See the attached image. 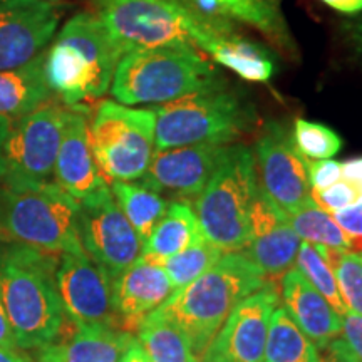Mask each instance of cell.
<instances>
[{
	"label": "cell",
	"instance_id": "6da1fadb",
	"mask_svg": "<svg viewBox=\"0 0 362 362\" xmlns=\"http://www.w3.org/2000/svg\"><path fill=\"white\" fill-rule=\"evenodd\" d=\"M59 255L37 248H0V296L19 349H42L56 344L64 327L56 270Z\"/></svg>",
	"mask_w": 362,
	"mask_h": 362
},
{
	"label": "cell",
	"instance_id": "7a4b0ae2",
	"mask_svg": "<svg viewBox=\"0 0 362 362\" xmlns=\"http://www.w3.org/2000/svg\"><path fill=\"white\" fill-rule=\"evenodd\" d=\"M265 284V275L248 257L230 252L155 312L183 330L200 361L235 307Z\"/></svg>",
	"mask_w": 362,
	"mask_h": 362
},
{
	"label": "cell",
	"instance_id": "3957f363",
	"mask_svg": "<svg viewBox=\"0 0 362 362\" xmlns=\"http://www.w3.org/2000/svg\"><path fill=\"white\" fill-rule=\"evenodd\" d=\"M215 88H223L215 66L192 45H176L124 54L110 90L124 106H161Z\"/></svg>",
	"mask_w": 362,
	"mask_h": 362
},
{
	"label": "cell",
	"instance_id": "277c9868",
	"mask_svg": "<svg viewBox=\"0 0 362 362\" xmlns=\"http://www.w3.org/2000/svg\"><path fill=\"white\" fill-rule=\"evenodd\" d=\"M119 59L96 13L81 12L66 22L45 52V78L59 101L78 107L111 89Z\"/></svg>",
	"mask_w": 362,
	"mask_h": 362
},
{
	"label": "cell",
	"instance_id": "5b68a950",
	"mask_svg": "<svg viewBox=\"0 0 362 362\" xmlns=\"http://www.w3.org/2000/svg\"><path fill=\"white\" fill-rule=\"evenodd\" d=\"M79 202L56 183H0V238L49 253L84 252Z\"/></svg>",
	"mask_w": 362,
	"mask_h": 362
},
{
	"label": "cell",
	"instance_id": "8992f818",
	"mask_svg": "<svg viewBox=\"0 0 362 362\" xmlns=\"http://www.w3.org/2000/svg\"><path fill=\"white\" fill-rule=\"evenodd\" d=\"M259 193L253 151L245 144H230L223 161L194 198L193 211L208 242L225 253L245 250Z\"/></svg>",
	"mask_w": 362,
	"mask_h": 362
},
{
	"label": "cell",
	"instance_id": "52a82bcc",
	"mask_svg": "<svg viewBox=\"0 0 362 362\" xmlns=\"http://www.w3.org/2000/svg\"><path fill=\"white\" fill-rule=\"evenodd\" d=\"M153 111L155 149L203 143L230 144L253 123L250 106L223 88L188 94Z\"/></svg>",
	"mask_w": 362,
	"mask_h": 362
},
{
	"label": "cell",
	"instance_id": "ba28073f",
	"mask_svg": "<svg viewBox=\"0 0 362 362\" xmlns=\"http://www.w3.org/2000/svg\"><path fill=\"white\" fill-rule=\"evenodd\" d=\"M96 17L119 57L144 49L194 47L206 21L178 0H98Z\"/></svg>",
	"mask_w": 362,
	"mask_h": 362
},
{
	"label": "cell",
	"instance_id": "9c48e42d",
	"mask_svg": "<svg viewBox=\"0 0 362 362\" xmlns=\"http://www.w3.org/2000/svg\"><path fill=\"white\" fill-rule=\"evenodd\" d=\"M89 141L107 183L141 180L155 153V111L101 101L89 124Z\"/></svg>",
	"mask_w": 362,
	"mask_h": 362
},
{
	"label": "cell",
	"instance_id": "30bf717a",
	"mask_svg": "<svg viewBox=\"0 0 362 362\" xmlns=\"http://www.w3.org/2000/svg\"><path fill=\"white\" fill-rule=\"evenodd\" d=\"M69 116L66 104L47 101L11 124L2 149L0 183H54L57 153Z\"/></svg>",
	"mask_w": 362,
	"mask_h": 362
},
{
	"label": "cell",
	"instance_id": "8fae6325",
	"mask_svg": "<svg viewBox=\"0 0 362 362\" xmlns=\"http://www.w3.org/2000/svg\"><path fill=\"white\" fill-rule=\"evenodd\" d=\"M78 228L84 252L112 280L141 257V238L112 197L110 183L79 202Z\"/></svg>",
	"mask_w": 362,
	"mask_h": 362
},
{
	"label": "cell",
	"instance_id": "7c38bea8",
	"mask_svg": "<svg viewBox=\"0 0 362 362\" xmlns=\"http://www.w3.org/2000/svg\"><path fill=\"white\" fill-rule=\"evenodd\" d=\"M253 156L260 193L284 214L314 202L307 160L298 153L292 133L284 124L272 121L265 126Z\"/></svg>",
	"mask_w": 362,
	"mask_h": 362
},
{
	"label": "cell",
	"instance_id": "4fadbf2b",
	"mask_svg": "<svg viewBox=\"0 0 362 362\" xmlns=\"http://www.w3.org/2000/svg\"><path fill=\"white\" fill-rule=\"evenodd\" d=\"M280 305L275 282L243 298L221 325L200 362H264L267 334Z\"/></svg>",
	"mask_w": 362,
	"mask_h": 362
},
{
	"label": "cell",
	"instance_id": "5bb4252c",
	"mask_svg": "<svg viewBox=\"0 0 362 362\" xmlns=\"http://www.w3.org/2000/svg\"><path fill=\"white\" fill-rule=\"evenodd\" d=\"M56 282L64 314L76 325L103 324L116 327L112 279L88 253H61Z\"/></svg>",
	"mask_w": 362,
	"mask_h": 362
},
{
	"label": "cell",
	"instance_id": "9a60e30c",
	"mask_svg": "<svg viewBox=\"0 0 362 362\" xmlns=\"http://www.w3.org/2000/svg\"><path fill=\"white\" fill-rule=\"evenodd\" d=\"M230 144H192L170 149H155L143 183L176 202L197 198L223 161Z\"/></svg>",
	"mask_w": 362,
	"mask_h": 362
},
{
	"label": "cell",
	"instance_id": "2e32d148",
	"mask_svg": "<svg viewBox=\"0 0 362 362\" xmlns=\"http://www.w3.org/2000/svg\"><path fill=\"white\" fill-rule=\"evenodd\" d=\"M59 12L49 0H0V69L33 61L57 30Z\"/></svg>",
	"mask_w": 362,
	"mask_h": 362
},
{
	"label": "cell",
	"instance_id": "e0dca14e",
	"mask_svg": "<svg viewBox=\"0 0 362 362\" xmlns=\"http://www.w3.org/2000/svg\"><path fill=\"white\" fill-rule=\"evenodd\" d=\"M300 243L284 211L259 193L252 208L250 240L243 255L259 267L265 279H282L296 267Z\"/></svg>",
	"mask_w": 362,
	"mask_h": 362
},
{
	"label": "cell",
	"instance_id": "ac0fdd59",
	"mask_svg": "<svg viewBox=\"0 0 362 362\" xmlns=\"http://www.w3.org/2000/svg\"><path fill=\"white\" fill-rule=\"evenodd\" d=\"M175 287L166 272L139 257L112 280V307L121 329L138 332L143 320L173 296Z\"/></svg>",
	"mask_w": 362,
	"mask_h": 362
},
{
	"label": "cell",
	"instance_id": "d6986e66",
	"mask_svg": "<svg viewBox=\"0 0 362 362\" xmlns=\"http://www.w3.org/2000/svg\"><path fill=\"white\" fill-rule=\"evenodd\" d=\"M54 183L76 202L84 200L107 185L94 160L89 141V121L81 106L69 107L54 168Z\"/></svg>",
	"mask_w": 362,
	"mask_h": 362
},
{
	"label": "cell",
	"instance_id": "ffe728a7",
	"mask_svg": "<svg viewBox=\"0 0 362 362\" xmlns=\"http://www.w3.org/2000/svg\"><path fill=\"white\" fill-rule=\"evenodd\" d=\"M194 47L250 83H267L275 72L269 52L238 35L228 22L206 19Z\"/></svg>",
	"mask_w": 362,
	"mask_h": 362
},
{
	"label": "cell",
	"instance_id": "44dd1931",
	"mask_svg": "<svg viewBox=\"0 0 362 362\" xmlns=\"http://www.w3.org/2000/svg\"><path fill=\"white\" fill-rule=\"evenodd\" d=\"M280 287L282 307L319 349H325L330 341L341 336L342 315L334 310L296 267L282 275Z\"/></svg>",
	"mask_w": 362,
	"mask_h": 362
},
{
	"label": "cell",
	"instance_id": "7402d4cb",
	"mask_svg": "<svg viewBox=\"0 0 362 362\" xmlns=\"http://www.w3.org/2000/svg\"><path fill=\"white\" fill-rule=\"evenodd\" d=\"M45 52L27 64L0 69V117L13 123L54 98L45 78Z\"/></svg>",
	"mask_w": 362,
	"mask_h": 362
},
{
	"label": "cell",
	"instance_id": "603a6c76",
	"mask_svg": "<svg viewBox=\"0 0 362 362\" xmlns=\"http://www.w3.org/2000/svg\"><path fill=\"white\" fill-rule=\"evenodd\" d=\"M134 336L112 325H78L69 341L57 344L62 362H121Z\"/></svg>",
	"mask_w": 362,
	"mask_h": 362
},
{
	"label": "cell",
	"instance_id": "cb8c5ba5",
	"mask_svg": "<svg viewBox=\"0 0 362 362\" xmlns=\"http://www.w3.org/2000/svg\"><path fill=\"white\" fill-rule=\"evenodd\" d=\"M205 235L193 208L187 202L170 203L160 223L143 243L141 257H171L203 242Z\"/></svg>",
	"mask_w": 362,
	"mask_h": 362
},
{
	"label": "cell",
	"instance_id": "d4e9b609",
	"mask_svg": "<svg viewBox=\"0 0 362 362\" xmlns=\"http://www.w3.org/2000/svg\"><path fill=\"white\" fill-rule=\"evenodd\" d=\"M185 7L208 21L243 22L262 34L274 37L282 25V17L265 0H178Z\"/></svg>",
	"mask_w": 362,
	"mask_h": 362
},
{
	"label": "cell",
	"instance_id": "484cf974",
	"mask_svg": "<svg viewBox=\"0 0 362 362\" xmlns=\"http://www.w3.org/2000/svg\"><path fill=\"white\" fill-rule=\"evenodd\" d=\"M112 197L144 243L165 216L170 202L143 181H112Z\"/></svg>",
	"mask_w": 362,
	"mask_h": 362
},
{
	"label": "cell",
	"instance_id": "4316f807",
	"mask_svg": "<svg viewBox=\"0 0 362 362\" xmlns=\"http://www.w3.org/2000/svg\"><path fill=\"white\" fill-rule=\"evenodd\" d=\"M320 349L298 329L287 310H274L267 334L264 362H317Z\"/></svg>",
	"mask_w": 362,
	"mask_h": 362
},
{
	"label": "cell",
	"instance_id": "83f0119b",
	"mask_svg": "<svg viewBox=\"0 0 362 362\" xmlns=\"http://www.w3.org/2000/svg\"><path fill=\"white\" fill-rule=\"evenodd\" d=\"M138 342L151 362H200L178 325L151 312L138 329Z\"/></svg>",
	"mask_w": 362,
	"mask_h": 362
},
{
	"label": "cell",
	"instance_id": "f1b7e54d",
	"mask_svg": "<svg viewBox=\"0 0 362 362\" xmlns=\"http://www.w3.org/2000/svg\"><path fill=\"white\" fill-rule=\"evenodd\" d=\"M284 215L302 242L354 253V240L337 225L332 215L317 206L314 202Z\"/></svg>",
	"mask_w": 362,
	"mask_h": 362
},
{
	"label": "cell",
	"instance_id": "f546056e",
	"mask_svg": "<svg viewBox=\"0 0 362 362\" xmlns=\"http://www.w3.org/2000/svg\"><path fill=\"white\" fill-rule=\"evenodd\" d=\"M223 255V250H220L208 240H203V242L176 253V255L163 257V259H158V257H141V259L161 267L170 277L175 291H178V288L197 280L202 274H205Z\"/></svg>",
	"mask_w": 362,
	"mask_h": 362
},
{
	"label": "cell",
	"instance_id": "4dcf8cb0",
	"mask_svg": "<svg viewBox=\"0 0 362 362\" xmlns=\"http://www.w3.org/2000/svg\"><path fill=\"white\" fill-rule=\"evenodd\" d=\"M296 269L314 285L339 315L346 314L347 307L344 304L341 292H339L336 275H334L329 262L324 259L317 245L309 242L300 243L296 259Z\"/></svg>",
	"mask_w": 362,
	"mask_h": 362
},
{
	"label": "cell",
	"instance_id": "1f68e13d",
	"mask_svg": "<svg viewBox=\"0 0 362 362\" xmlns=\"http://www.w3.org/2000/svg\"><path fill=\"white\" fill-rule=\"evenodd\" d=\"M330 269L336 275L339 292L347 310L362 315V259L361 255L346 250L317 245Z\"/></svg>",
	"mask_w": 362,
	"mask_h": 362
},
{
	"label": "cell",
	"instance_id": "d6a6232c",
	"mask_svg": "<svg viewBox=\"0 0 362 362\" xmlns=\"http://www.w3.org/2000/svg\"><path fill=\"white\" fill-rule=\"evenodd\" d=\"M292 139L305 160H332L342 149V138L329 126L298 117L293 123Z\"/></svg>",
	"mask_w": 362,
	"mask_h": 362
},
{
	"label": "cell",
	"instance_id": "836d02e7",
	"mask_svg": "<svg viewBox=\"0 0 362 362\" xmlns=\"http://www.w3.org/2000/svg\"><path fill=\"white\" fill-rule=\"evenodd\" d=\"M312 200L317 206L332 215L359 202V192L354 185L341 178L325 189H312Z\"/></svg>",
	"mask_w": 362,
	"mask_h": 362
},
{
	"label": "cell",
	"instance_id": "e575fe53",
	"mask_svg": "<svg viewBox=\"0 0 362 362\" xmlns=\"http://www.w3.org/2000/svg\"><path fill=\"white\" fill-rule=\"evenodd\" d=\"M307 175L312 189H325L342 178V163L336 160H307Z\"/></svg>",
	"mask_w": 362,
	"mask_h": 362
},
{
	"label": "cell",
	"instance_id": "d590c367",
	"mask_svg": "<svg viewBox=\"0 0 362 362\" xmlns=\"http://www.w3.org/2000/svg\"><path fill=\"white\" fill-rule=\"evenodd\" d=\"M337 225L354 240V253H362V202L332 214Z\"/></svg>",
	"mask_w": 362,
	"mask_h": 362
},
{
	"label": "cell",
	"instance_id": "8d00e7d4",
	"mask_svg": "<svg viewBox=\"0 0 362 362\" xmlns=\"http://www.w3.org/2000/svg\"><path fill=\"white\" fill-rule=\"evenodd\" d=\"M341 337L349 347L356 362H362V315L351 310L342 315Z\"/></svg>",
	"mask_w": 362,
	"mask_h": 362
},
{
	"label": "cell",
	"instance_id": "74e56055",
	"mask_svg": "<svg viewBox=\"0 0 362 362\" xmlns=\"http://www.w3.org/2000/svg\"><path fill=\"white\" fill-rule=\"evenodd\" d=\"M322 351L324 354H320V359L317 362H356L354 356L351 354L349 347L346 346L341 336L330 341Z\"/></svg>",
	"mask_w": 362,
	"mask_h": 362
},
{
	"label": "cell",
	"instance_id": "f35d334b",
	"mask_svg": "<svg viewBox=\"0 0 362 362\" xmlns=\"http://www.w3.org/2000/svg\"><path fill=\"white\" fill-rule=\"evenodd\" d=\"M0 346L7 347V349H19L16 342V336H13V330L11 327L6 305H4L2 296H0Z\"/></svg>",
	"mask_w": 362,
	"mask_h": 362
},
{
	"label": "cell",
	"instance_id": "ab89813d",
	"mask_svg": "<svg viewBox=\"0 0 362 362\" xmlns=\"http://www.w3.org/2000/svg\"><path fill=\"white\" fill-rule=\"evenodd\" d=\"M342 180L349 181L357 189L362 187V158L342 163Z\"/></svg>",
	"mask_w": 362,
	"mask_h": 362
},
{
	"label": "cell",
	"instance_id": "60d3db41",
	"mask_svg": "<svg viewBox=\"0 0 362 362\" xmlns=\"http://www.w3.org/2000/svg\"><path fill=\"white\" fill-rule=\"evenodd\" d=\"M320 2L346 16H356L362 12V0H320Z\"/></svg>",
	"mask_w": 362,
	"mask_h": 362
},
{
	"label": "cell",
	"instance_id": "b9f144b4",
	"mask_svg": "<svg viewBox=\"0 0 362 362\" xmlns=\"http://www.w3.org/2000/svg\"><path fill=\"white\" fill-rule=\"evenodd\" d=\"M33 362H62V357L59 354L57 344H51V346H45L42 349L35 351Z\"/></svg>",
	"mask_w": 362,
	"mask_h": 362
},
{
	"label": "cell",
	"instance_id": "7bdbcfd3",
	"mask_svg": "<svg viewBox=\"0 0 362 362\" xmlns=\"http://www.w3.org/2000/svg\"><path fill=\"white\" fill-rule=\"evenodd\" d=\"M121 362H151L144 349L141 347V344L138 342V339H134V342L131 344V347L126 351V354L123 356Z\"/></svg>",
	"mask_w": 362,
	"mask_h": 362
},
{
	"label": "cell",
	"instance_id": "ee69618b",
	"mask_svg": "<svg viewBox=\"0 0 362 362\" xmlns=\"http://www.w3.org/2000/svg\"><path fill=\"white\" fill-rule=\"evenodd\" d=\"M0 362H33V357L22 349H7L0 346Z\"/></svg>",
	"mask_w": 362,
	"mask_h": 362
},
{
	"label": "cell",
	"instance_id": "f6af8a7d",
	"mask_svg": "<svg viewBox=\"0 0 362 362\" xmlns=\"http://www.w3.org/2000/svg\"><path fill=\"white\" fill-rule=\"evenodd\" d=\"M11 121L4 119L0 117V176H2V149H4V143H6L8 131H11Z\"/></svg>",
	"mask_w": 362,
	"mask_h": 362
},
{
	"label": "cell",
	"instance_id": "bcb514c9",
	"mask_svg": "<svg viewBox=\"0 0 362 362\" xmlns=\"http://www.w3.org/2000/svg\"><path fill=\"white\" fill-rule=\"evenodd\" d=\"M356 39H357V44H359V49H361V52H362V22L359 24V27H357Z\"/></svg>",
	"mask_w": 362,
	"mask_h": 362
},
{
	"label": "cell",
	"instance_id": "7dc6e473",
	"mask_svg": "<svg viewBox=\"0 0 362 362\" xmlns=\"http://www.w3.org/2000/svg\"><path fill=\"white\" fill-rule=\"evenodd\" d=\"M49 2H54V4H56V2H59V0H49Z\"/></svg>",
	"mask_w": 362,
	"mask_h": 362
},
{
	"label": "cell",
	"instance_id": "c3c4849f",
	"mask_svg": "<svg viewBox=\"0 0 362 362\" xmlns=\"http://www.w3.org/2000/svg\"><path fill=\"white\" fill-rule=\"evenodd\" d=\"M361 259H362V253H361Z\"/></svg>",
	"mask_w": 362,
	"mask_h": 362
}]
</instances>
